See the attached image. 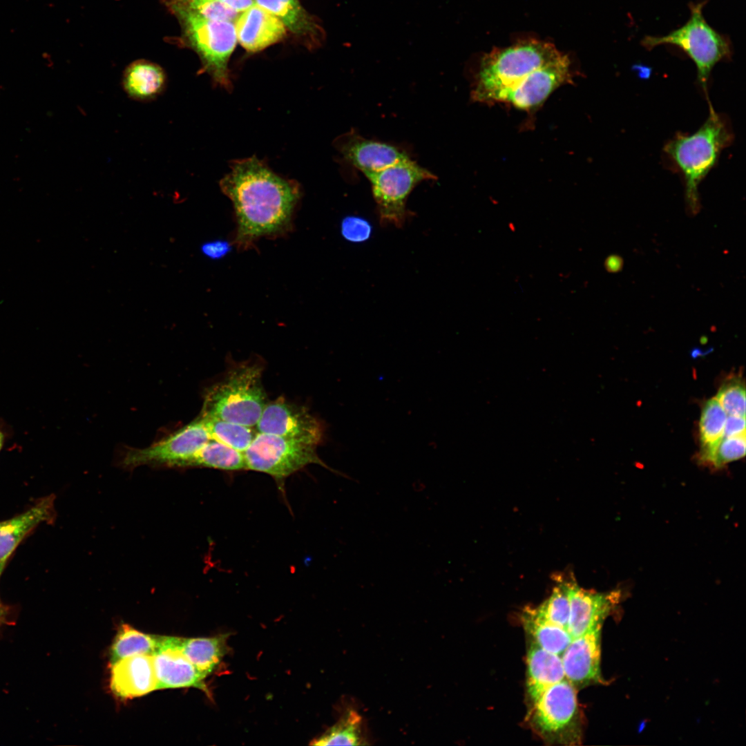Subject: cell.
Wrapping results in <instances>:
<instances>
[{
  "label": "cell",
  "instance_id": "6da1fadb",
  "mask_svg": "<svg viewBox=\"0 0 746 746\" xmlns=\"http://www.w3.org/2000/svg\"><path fill=\"white\" fill-rule=\"evenodd\" d=\"M562 54L551 44L534 40L493 50L481 59L471 97L535 111L562 84L561 71L553 63Z\"/></svg>",
  "mask_w": 746,
  "mask_h": 746
},
{
  "label": "cell",
  "instance_id": "7a4b0ae2",
  "mask_svg": "<svg viewBox=\"0 0 746 746\" xmlns=\"http://www.w3.org/2000/svg\"><path fill=\"white\" fill-rule=\"evenodd\" d=\"M220 186L233 205L239 246L290 226L300 197L298 184L278 176L256 157L233 162Z\"/></svg>",
  "mask_w": 746,
  "mask_h": 746
},
{
  "label": "cell",
  "instance_id": "3957f363",
  "mask_svg": "<svg viewBox=\"0 0 746 746\" xmlns=\"http://www.w3.org/2000/svg\"><path fill=\"white\" fill-rule=\"evenodd\" d=\"M732 140L733 133L727 119L717 113L709 103L707 119L696 132L678 133L665 144V155L683 178L687 209L691 216L700 208L698 191L700 183Z\"/></svg>",
  "mask_w": 746,
  "mask_h": 746
},
{
  "label": "cell",
  "instance_id": "277c9868",
  "mask_svg": "<svg viewBox=\"0 0 746 746\" xmlns=\"http://www.w3.org/2000/svg\"><path fill=\"white\" fill-rule=\"evenodd\" d=\"M261 376L258 364L236 366L207 391L200 414L256 426L267 404Z\"/></svg>",
  "mask_w": 746,
  "mask_h": 746
},
{
  "label": "cell",
  "instance_id": "5b68a950",
  "mask_svg": "<svg viewBox=\"0 0 746 746\" xmlns=\"http://www.w3.org/2000/svg\"><path fill=\"white\" fill-rule=\"evenodd\" d=\"M704 3L691 4V17L682 27L662 37L647 36L642 44L648 49L661 44L679 47L691 59L697 68L698 81L707 96V84L714 66L730 53L729 44L702 15Z\"/></svg>",
  "mask_w": 746,
  "mask_h": 746
},
{
  "label": "cell",
  "instance_id": "8992f818",
  "mask_svg": "<svg viewBox=\"0 0 746 746\" xmlns=\"http://www.w3.org/2000/svg\"><path fill=\"white\" fill-rule=\"evenodd\" d=\"M182 23L189 45L199 55L205 72L220 86L229 88L228 62L237 42L234 23L172 10Z\"/></svg>",
  "mask_w": 746,
  "mask_h": 746
},
{
  "label": "cell",
  "instance_id": "52a82bcc",
  "mask_svg": "<svg viewBox=\"0 0 746 746\" xmlns=\"http://www.w3.org/2000/svg\"><path fill=\"white\" fill-rule=\"evenodd\" d=\"M381 224L402 227L409 212L406 200L413 189L425 180L436 179L430 171L408 157L367 177Z\"/></svg>",
  "mask_w": 746,
  "mask_h": 746
},
{
  "label": "cell",
  "instance_id": "ba28073f",
  "mask_svg": "<svg viewBox=\"0 0 746 746\" xmlns=\"http://www.w3.org/2000/svg\"><path fill=\"white\" fill-rule=\"evenodd\" d=\"M246 469L283 479L309 464H318L333 472L318 456L316 446L283 437L257 432L243 452Z\"/></svg>",
  "mask_w": 746,
  "mask_h": 746
},
{
  "label": "cell",
  "instance_id": "9c48e42d",
  "mask_svg": "<svg viewBox=\"0 0 746 746\" xmlns=\"http://www.w3.org/2000/svg\"><path fill=\"white\" fill-rule=\"evenodd\" d=\"M211 439L198 417L166 438L144 448H128L119 459L120 466L133 469L141 466L170 468L189 467L198 450Z\"/></svg>",
  "mask_w": 746,
  "mask_h": 746
},
{
  "label": "cell",
  "instance_id": "30bf717a",
  "mask_svg": "<svg viewBox=\"0 0 746 746\" xmlns=\"http://www.w3.org/2000/svg\"><path fill=\"white\" fill-rule=\"evenodd\" d=\"M533 705L531 723L542 737L564 743L578 736L576 689L568 680L550 687Z\"/></svg>",
  "mask_w": 746,
  "mask_h": 746
},
{
  "label": "cell",
  "instance_id": "8fae6325",
  "mask_svg": "<svg viewBox=\"0 0 746 746\" xmlns=\"http://www.w3.org/2000/svg\"><path fill=\"white\" fill-rule=\"evenodd\" d=\"M258 432L317 446L324 437L322 423L305 407L278 399L267 403L256 424Z\"/></svg>",
  "mask_w": 746,
  "mask_h": 746
},
{
  "label": "cell",
  "instance_id": "7c38bea8",
  "mask_svg": "<svg viewBox=\"0 0 746 746\" xmlns=\"http://www.w3.org/2000/svg\"><path fill=\"white\" fill-rule=\"evenodd\" d=\"M564 579L570 603L567 630L572 638L602 625L620 601L619 590L605 593L592 591L580 587L569 575L564 576Z\"/></svg>",
  "mask_w": 746,
  "mask_h": 746
},
{
  "label": "cell",
  "instance_id": "4fadbf2b",
  "mask_svg": "<svg viewBox=\"0 0 746 746\" xmlns=\"http://www.w3.org/2000/svg\"><path fill=\"white\" fill-rule=\"evenodd\" d=\"M179 637L160 636L153 653L157 677V689L195 687L209 695L206 678L184 656Z\"/></svg>",
  "mask_w": 746,
  "mask_h": 746
},
{
  "label": "cell",
  "instance_id": "5bb4252c",
  "mask_svg": "<svg viewBox=\"0 0 746 746\" xmlns=\"http://www.w3.org/2000/svg\"><path fill=\"white\" fill-rule=\"evenodd\" d=\"M602 625L572 638L561 655L565 678L575 687L603 683L600 669Z\"/></svg>",
  "mask_w": 746,
  "mask_h": 746
},
{
  "label": "cell",
  "instance_id": "9a60e30c",
  "mask_svg": "<svg viewBox=\"0 0 746 746\" xmlns=\"http://www.w3.org/2000/svg\"><path fill=\"white\" fill-rule=\"evenodd\" d=\"M336 146L344 159L366 178L410 157L396 146L365 138L354 130L338 137Z\"/></svg>",
  "mask_w": 746,
  "mask_h": 746
},
{
  "label": "cell",
  "instance_id": "2e32d148",
  "mask_svg": "<svg viewBox=\"0 0 746 746\" xmlns=\"http://www.w3.org/2000/svg\"><path fill=\"white\" fill-rule=\"evenodd\" d=\"M153 655L136 654L111 664V689L123 699H131L157 690Z\"/></svg>",
  "mask_w": 746,
  "mask_h": 746
},
{
  "label": "cell",
  "instance_id": "e0dca14e",
  "mask_svg": "<svg viewBox=\"0 0 746 746\" xmlns=\"http://www.w3.org/2000/svg\"><path fill=\"white\" fill-rule=\"evenodd\" d=\"M237 40L248 52H256L281 41L287 33L283 21L256 3L242 12L235 23Z\"/></svg>",
  "mask_w": 746,
  "mask_h": 746
},
{
  "label": "cell",
  "instance_id": "ac0fdd59",
  "mask_svg": "<svg viewBox=\"0 0 746 746\" xmlns=\"http://www.w3.org/2000/svg\"><path fill=\"white\" fill-rule=\"evenodd\" d=\"M55 499L53 495L44 497L26 511L0 522L1 564H6L19 544L36 527L54 522Z\"/></svg>",
  "mask_w": 746,
  "mask_h": 746
},
{
  "label": "cell",
  "instance_id": "d6986e66",
  "mask_svg": "<svg viewBox=\"0 0 746 746\" xmlns=\"http://www.w3.org/2000/svg\"><path fill=\"white\" fill-rule=\"evenodd\" d=\"M526 689L532 702L547 689L566 679L561 656L548 651L534 642L526 656Z\"/></svg>",
  "mask_w": 746,
  "mask_h": 746
},
{
  "label": "cell",
  "instance_id": "ffe728a7",
  "mask_svg": "<svg viewBox=\"0 0 746 746\" xmlns=\"http://www.w3.org/2000/svg\"><path fill=\"white\" fill-rule=\"evenodd\" d=\"M122 82L124 89L130 97L149 101L163 92L166 76L159 66L147 61H137L127 68Z\"/></svg>",
  "mask_w": 746,
  "mask_h": 746
},
{
  "label": "cell",
  "instance_id": "44dd1931",
  "mask_svg": "<svg viewBox=\"0 0 746 746\" xmlns=\"http://www.w3.org/2000/svg\"><path fill=\"white\" fill-rule=\"evenodd\" d=\"M256 3L278 17L285 27L300 37H309L319 42L323 39V29L305 10L298 0H255Z\"/></svg>",
  "mask_w": 746,
  "mask_h": 746
},
{
  "label": "cell",
  "instance_id": "7402d4cb",
  "mask_svg": "<svg viewBox=\"0 0 746 746\" xmlns=\"http://www.w3.org/2000/svg\"><path fill=\"white\" fill-rule=\"evenodd\" d=\"M522 620L533 641L551 653L561 656L572 640L566 629L551 622L536 607H526Z\"/></svg>",
  "mask_w": 746,
  "mask_h": 746
},
{
  "label": "cell",
  "instance_id": "603a6c76",
  "mask_svg": "<svg viewBox=\"0 0 746 746\" xmlns=\"http://www.w3.org/2000/svg\"><path fill=\"white\" fill-rule=\"evenodd\" d=\"M227 634L210 638H180L184 656L205 677L209 675L227 653Z\"/></svg>",
  "mask_w": 746,
  "mask_h": 746
},
{
  "label": "cell",
  "instance_id": "cb8c5ba5",
  "mask_svg": "<svg viewBox=\"0 0 746 746\" xmlns=\"http://www.w3.org/2000/svg\"><path fill=\"white\" fill-rule=\"evenodd\" d=\"M195 466L224 470H246L243 452L213 439H210L194 455L189 467Z\"/></svg>",
  "mask_w": 746,
  "mask_h": 746
},
{
  "label": "cell",
  "instance_id": "d4e9b609",
  "mask_svg": "<svg viewBox=\"0 0 746 746\" xmlns=\"http://www.w3.org/2000/svg\"><path fill=\"white\" fill-rule=\"evenodd\" d=\"M160 637L142 633L128 624L122 625L112 644L111 663L136 654L153 655Z\"/></svg>",
  "mask_w": 746,
  "mask_h": 746
},
{
  "label": "cell",
  "instance_id": "484cf974",
  "mask_svg": "<svg viewBox=\"0 0 746 746\" xmlns=\"http://www.w3.org/2000/svg\"><path fill=\"white\" fill-rule=\"evenodd\" d=\"M367 744L362 734V718L354 709H348L332 727L312 740L314 745H361Z\"/></svg>",
  "mask_w": 746,
  "mask_h": 746
},
{
  "label": "cell",
  "instance_id": "4316f807",
  "mask_svg": "<svg viewBox=\"0 0 746 746\" xmlns=\"http://www.w3.org/2000/svg\"><path fill=\"white\" fill-rule=\"evenodd\" d=\"M199 417L211 439L242 452L249 446L257 433L251 427L201 414Z\"/></svg>",
  "mask_w": 746,
  "mask_h": 746
},
{
  "label": "cell",
  "instance_id": "83f0119b",
  "mask_svg": "<svg viewBox=\"0 0 746 746\" xmlns=\"http://www.w3.org/2000/svg\"><path fill=\"white\" fill-rule=\"evenodd\" d=\"M727 414L718 401L712 398L704 404L699 422L702 451L716 445L723 437Z\"/></svg>",
  "mask_w": 746,
  "mask_h": 746
},
{
  "label": "cell",
  "instance_id": "f1b7e54d",
  "mask_svg": "<svg viewBox=\"0 0 746 746\" xmlns=\"http://www.w3.org/2000/svg\"><path fill=\"white\" fill-rule=\"evenodd\" d=\"M171 10H181L211 20L235 22L239 13L220 0H165Z\"/></svg>",
  "mask_w": 746,
  "mask_h": 746
},
{
  "label": "cell",
  "instance_id": "f546056e",
  "mask_svg": "<svg viewBox=\"0 0 746 746\" xmlns=\"http://www.w3.org/2000/svg\"><path fill=\"white\" fill-rule=\"evenodd\" d=\"M551 594L537 610L554 624L567 629L570 603L564 576L559 575Z\"/></svg>",
  "mask_w": 746,
  "mask_h": 746
},
{
  "label": "cell",
  "instance_id": "4dcf8cb0",
  "mask_svg": "<svg viewBox=\"0 0 746 746\" xmlns=\"http://www.w3.org/2000/svg\"><path fill=\"white\" fill-rule=\"evenodd\" d=\"M745 434L723 437L711 448L702 451L700 458L715 468L743 458L745 455Z\"/></svg>",
  "mask_w": 746,
  "mask_h": 746
},
{
  "label": "cell",
  "instance_id": "1f68e13d",
  "mask_svg": "<svg viewBox=\"0 0 746 746\" xmlns=\"http://www.w3.org/2000/svg\"><path fill=\"white\" fill-rule=\"evenodd\" d=\"M727 415L745 417V389L739 381L723 385L714 397Z\"/></svg>",
  "mask_w": 746,
  "mask_h": 746
},
{
  "label": "cell",
  "instance_id": "d6a6232c",
  "mask_svg": "<svg viewBox=\"0 0 746 746\" xmlns=\"http://www.w3.org/2000/svg\"><path fill=\"white\" fill-rule=\"evenodd\" d=\"M341 231L343 237L350 241L363 242L370 237L371 227L363 219L347 217L342 222Z\"/></svg>",
  "mask_w": 746,
  "mask_h": 746
},
{
  "label": "cell",
  "instance_id": "836d02e7",
  "mask_svg": "<svg viewBox=\"0 0 746 746\" xmlns=\"http://www.w3.org/2000/svg\"><path fill=\"white\" fill-rule=\"evenodd\" d=\"M231 249L230 244L223 240H216L204 242L200 247V251L204 256L212 259L217 260L224 257Z\"/></svg>",
  "mask_w": 746,
  "mask_h": 746
},
{
  "label": "cell",
  "instance_id": "e575fe53",
  "mask_svg": "<svg viewBox=\"0 0 746 746\" xmlns=\"http://www.w3.org/2000/svg\"><path fill=\"white\" fill-rule=\"evenodd\" d=\"M745 434V417L727 415L723 437Z\"/></svg>",
  "mask_w": 746,
  "mask_h": 746
},
{
  "label": "cell",
  "instance_id": "d590c367",
  "mask_svg": "<svg viewBox=\"0 0 746 746\" xmlns=\"http://www.w3.org/2000/svg\"><path fill=\"white\" fill-rule=\"evenodd\" d=\"M224 5L238 12H242L256 4L255 0H220Z\"/></svg>",
  "mask_w": 746,
  "mask_h": 746
},
{
  "label": "cell",
  "instance_id": "8d00e7d4",
  "mask_svg": "<svg viewBox=\"0 0 746 746\" xmlns=\"http://www.w3.org/2000/svg\"><path fill=\"white\" fill-rule=\"evenodd\" d=\"M624 265L623 259L617 254L608 256L604 262V267L610 273H617L622 270Z\"/></svg>",
  "mask_w": 746,
  "mask_h": 746
},
{
  "label": "cell",
  "instance_id": "74e56055",
  "mask_svg": "<svg viewBox=\"0 0 746 746\" xmlns=\"http://www.w3.org/2000/svg\"><path fill=\"white\" fill-rule=\"evenodd\" d=\"M11 436V428L6 423L0 419V451L3 448L5 443Z\"/></svg>",
  "mask_w": 746,
  "mask_h": 746
},
{
  "label": "cell",
  "instance_id": "f35d334b",
  "mask_svg": "<svg viewBox=\"0 0 746 746\" xmlns=\"http://www.w3.org/2000/svg\"><path fill=\"white\" fill-rule=\"evenodd\" d=\"M10 615V607L3 604L0 598V627L9 623Z\"/></svg>",
  "mask_w": 746,
  "mask_h": 746
},
{
  "label": "cell",
  "instance_id": "ab89813d",
  "mask_svg": "<svg viewBox=\"0 0 746 746\" xmlns=\"http://www.w3.org/2000/svg\"><path fill=\"white\" fill-rule=\"evenodd\" d=\"M5 566H6V564H0V575H1V573H2V571H3V570L4 567H5Z\"/></svg>",
  "mask_w": 746,
  "mask_h": 746
}]
</instances>
